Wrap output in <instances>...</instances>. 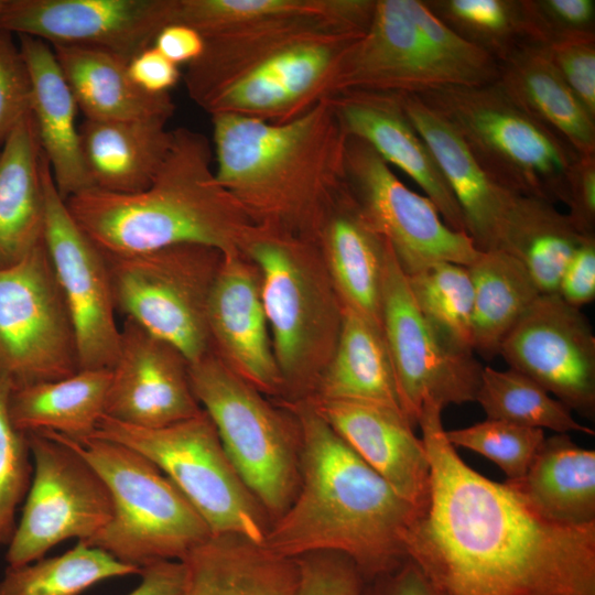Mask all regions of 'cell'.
Returning <instances> with one entry per match:
<instances>
[{"label":"cell","instance_id":"obj_36","mask_svg":"<svg viewBox=\"0 0 595 595\" xmlns=\"http://www.w3.org/2000/svg\"><path fill=\"white\" fill-rule=\"evenodd\" d=\"M467 270L474 293V353L490 359L541 293L524 267L501 249L480 251Z\"/></svg>","mask_w":595,"mask_h":595},{"label":"cell","instance_id":"obj_21","mask_svg":"<svg viewBox=\"0 0 595 595\" xmlns=\"http://www.w3.org/2000/svg\"><path fill=\"white\" fill-rule=\"evenodd\" d=\"M310 404L398 495L421 510L426 507L429 456L402 410L375 402L322 398Z\"/></svg>","mask_w":595,"mask_h":595},{"label":"cell","instance_id":"obj_55","mask_svg":"<svg viewBox=\"0 0 595 595\" xmlns=\"http://www.w3.org/2000/svg\"><path fill=\"white\" fill-rule=\"evenodd\" d=\"M6 3H7V0H0V12L3 10V8L6 7Z\"/></svg>","mask_w":595,"mask_h":595},{"label":"cell","instance_id":"obj_26","mask_svg":"<svg viewBox=\"0 0 595 595\" xmlns=\"http://www.w3.org/2000/svg\"><path fill=\"white\" fill-rule=\"evenodd\" d=\"M181 561V595H295L299 586L295 559L237 534H212Z\"/></svg>","mask_w":595,"mask_h":595},{"label":"cell","instance_id":"obj_28","mask_svg":"<svg viewBox=\"0 0 595 595\" xmlns=\"http://www.w3.org/2000/svg\"><path fill=\"white\" fill-rule=\"evenodd\" d=\"M42 150L29 111L0 149V269L43 242L45 193Z\"/></svg>","mask_w":595,"mask_h":595},{"label":"cell","instance_id":"obj_9","mask_svg":"<svg viewBox=\"0 0 595 595\" xmlns=\"http://www.w3.org/2000/svg\"><path fill=\"white\" fill-rule=\"evenodd\" d=\"M90 437L123 444L150 459L187 498L212 534H237L263 543L269 516L241 480L203 409L193 418L155 429L104 415Z\"/></svg>","mask_w":595,"mask_h":595},{"label":"cell","instance_id":"obj_37","mask_svg":"<svg viewBox=\"0 0 595 595\" xmlns=\"http://www.w3.org/2000/svg\"><path fill=\"white\" fill-rule=\"evenodd\" d=\"M376 0H176L175 23L203 37L263 22L321 17L367 30Z\"/></svg>","mask_w":595,"mask_h":595},{"label":"cell","instance_id":"obj_8","mask_svg":"<svg viewBox=\"0 0 595 595\" xmlns=\"http://www.w3.org/2000/svg\"><path fill=\"white\" fill-rule=\"evenodd\" d=\"M188 379L241 480L277 519L299 488V433L212 350L188 364Z\"/></svg>","mask_w":595,"mask_h":595},{"label":"cell","instance_id":"obj_41","mask_svg":"<svg viewBox=\"0 0 595 595\" xmlns=\"http://www.w3.org/2000/svg\"><path fill=\"white\" fill-rule=\"evenodd\" d=\"M422 1L447 28L498 63L526 42L521 0Z\"/></svg>","mask_w":595,"mask_h":595},{"label":"cell","instance_id":"obj_2","mask_svg":"<svg viewBox=\"0 0 595 595\" xmlns=\"http://www.w3.org/2000/svg\"><path fill=\"white\" fill-rule=\"evenodd\" d=\"M295 413L299 488L263 544L290 559L346 555L364 581L402 564L403 536L422 510L398 495L310 403L296 405Z\"/></svg>","mask_w":595,"mask_h":595},{"label":"cell","instance_id":"obj_17","mask_svg":"<svg viewBox=\"0 0 595 595\" xmlns=\"http://www.w3.org/2000/svg\"><path fill=\"white\" fill-rule=\"evenodd\" d=\"M176 0H7L0 29L130 61L175 23Z\"/></svg>","mask_w":595,"mask_h":595},{"label":"cell","instance_id":"obj_47","mask_svg":"<svg viewBox=\"0 0 595 595\" xmlns=\"http://www.w3.org/2000/svg\"><path fill=\"white\" fill-rule=\"evenodd\" d=\"M295 560L300 573L295 595H360L364 580L346 555L322 552Z\"/></svg>","mask_w":595,"mask_h":595},{"label":"cell","instance_id":"obj_3","mask_svg":"<svg viewBox=\"0 0 595 595\" xmlns=\"http://www.w3.org/2000/svg\"><path fill=\"white\" fill-rule=\"evenodd\" d=\"M210 119L218 183L259 227L320 240L346 188L348 136L329 98L283 123L232 113Z\"/></svg>","mask_w":595,"mask_h":595},{"label":"cell","instance_id":"obj_16","mask_svg":"<svg viewBox=\"0 0 595 595\" xmlns=\"http://www.w3.org/2000/svg\"><path fill=\"white\" fill-rule=\"evenodd\" d=\"M498 355L572 411L595 413V335L581 309L540 294L502 339Z\"/></svg>","mask_w":595,"mask_h":595},{"label":"cell","instance_id":"obj_19","mask_svg":"<svg viewBox=\"0 0 595 595\" xmlns=\"http://www.w3.org/2000/svg\"><path fill=\"white\" fill-rule=\"evenodd\" d=\"M454 86L402 0H376L365 34L349 52L337 93L347 89L423 95Z\"/></svg>","mask_w":595,"mask_h":595},{"label":"cell","instance_id":"obj_48","mask_svg":"<svg viewBox=\"0 0 595 595\" xmlns=\"http://www.w3.org/2000/svg\"><path fill=\"white\" fill-rule=\"evenodd\" d=\"M544 48L574 96L595 118V37L570 40Z\"/></svg>","mask_w":595,"mask_h":595},{"label":"cell","instance_id":"obj_18","mask_svg":"<svg viewBox=\"0 0 595 595\" xmlns=\"http://www.w3.org/2000/svg\"><path fill=\"white\" fill-rule=\"evenodd\" d=\"M105 416L155 429L197 415L188 363L169 343L125 317L117 359L110 369Z\"/></svg>","mask_w":595,"mask_h":595},{"label":"cell","instance_id":"obj_15","mask_svg":"<svg viewBox=\"0 0 595 595\" xmlns=\"http://www.w3.org/2000/svg\"><path fill=\"white\" fill-rule=\"evenodd\" d=\"M41 170L45 193L43 240L72 320L79 370L111 369L120 328L105 257L71 215L43 153Z\"/></svg>","mask_w":595,"mask_h":595},{"label":"cell","instance_id":"obj_11","mask_svg":"<svg viewBox=\"0 0 595 595\" xmlns=\"http://www.w3.org/2000/svg\"><path fill=\"white\" fill-rule=\"evenodd\" d=\"M33 475L7 547L9 567L32 563L58 543L90 542L112 513L109 490L95 468L51 432H30Z\"/></svg>","mask_w":595,"mask_h":595},{"label":"cell","instance_id":"obj_39","mask_svg":"<svg viewBox=\"0 0 595 595\" xmlns=\"http://www.w3.org/2000/svg\"><path fill=\"white\" fill-rule=\"evenodd\" d=\"M475 401L487 419L562 434L577 432L594 435L591 428L573 418L569 407L551 397L538 382L511 368L496 370L484 367Z\"/></svg>","mask_w":595,"mask_h":595},{"label":"cell","instance_id":"obj_27","mask_svg":"<svg viewBox=\"0 0 595 595\" xmlns=\"http://www.w3.org/2000/svg\"><path fill=\"white\" fill-rule=\"evenodd\" d=\"M169 121L162 117L121 121L85 119L79 134L91 188L116 194L147 188L172 145Z\"/></svg>","mask_w":595,"mask_h":595},{"label":"cell","instance_id":"obj_32","mask_svg":"<svg viewBox=\"0 0 595 595\" xmlns=\"http://www.w3.org/2000/svg\"><path fill=\"white\" fill-rule=\"evenodd\" d=\"M85 119L97 121L171 119L175 111L169 93L150 94L128 72L129 61L85 46L52 45Z\"/></svg>","mask_w":595,"mask_h":595},{"label":"cell","instance_id":"obj_45","mask_svg":"<svg viewBox=\"0 0 595 595\" xmlns=\"http://www.w3.org/2000/svg\"><path fill=\"white\" fill-rule=\"evenodd\" d=\"M526 42L548 47L595 37L594 0H521Z\"/></svg>","mask_w":595,"mask_h":595},{"label":"cell","instance_id":"obj_25","mask_svg":"<svg viewBox=\"0 0 595 595\" xmlns=\"http://www.w3.org/2000/svg\"><path fill=\"white\" fill-rule=\"evenodd\" d=\"M18 39L30 75V112L40 147L57 192L66 201L91 188L76 125L79 108L53 48L36 37Z\"/></svg>","mask_w":595,"mask_h":595},{"label":"cell","instance_id":"obj_54","mask_svg":"<svg viewBox=\"0 0 595 595\" xmlns=\"http://www.w3.org/2000/svg\"><path fill=\"white\" fill-rule=\"evenodd\" d=\"M139 585L128 595H181L186 580L182 561H162L141 569Z\"/></svg>","mask_w":595,"mask_h":595},{"label":"cell","instance_id":"obj_5","mask_svg":"<svg viewBox=\"0 0 595 595\" xmlns=\"http://www.w3.org/2000/svg\"><path fill=\"white\" fill-rule=\"evenodd\" d=\"M207 137L173 129L170 151L143 191L95 188L65 201L85 235L107 255H133L199 245L224 255L245 253L260 232L242 206L217 181Z\"/></svg>","mask_w":595,"mask_h":595},{"label":"cell","instance_id":"obj_13","mask_svg":"<svg viewBox=\"0 0 595 595\" xmlns=\"http://www.w3.org/2000/svg\"><path fill=\"white\" fill-rule=\"evenodd\" d=\"M381 329L401 408L413 426L425 402L444 409L475 401L484 367L474 354L447 346L425 321L389 244L382 273Z\"/></svg>","mask_w":595,"mask_h":595},{"label":"cell","instance_id":"obj_29","mask_svg":"<svg viewBox=\"0 0 595 595\" xmlns=\"http://www.w3.org/2000/svg\"><path fill=\"white\" fill-rule=\"evenodd\" d=\"M496 82L577 154H595V118L565 84L543 46L521 43L498 63Z\"/></svg>","mask_w":595,"mask_h":595},{"label":"cell","instance_id":"obj_35","mask_svg":"<svg viewBox=\"0 0 595 595\" xmlns=\"http://www.w3.org/2000/svg\"><path fill=\"white\" fill-rule=\"evenodd\" d=\"M585 237L554 203L516 195L497 249L524 267L541 294H554L567 262Z\"/></svg>","mask_w":595,"mask_h":595},{"label":"cell","instance_id":"obj_12","mask_svg":"<svg viewBox=\"0 0 595 595\" xmlns=\"http://www.w3.org/2000/svg\"><path fill=\"white\" fill-rule=\"evenodd\" d=\"M78 370L72 320L43 240L0 269V378L15 389Z\"/></svg>","mask_w":595,"mask_h":595},{"label":"cell","instance_id":"obj_1","mask_svg":"<svg viewBox=\"0 0 595 595\" xmlns=\"http://www.w3.org/2000/svg\"><path fill=\"white\" fill-rule=\"evenodd\" d=\"M442 410L425 402L418 420L430 495L403 536L407 558L444 595H595V523L547 521L474 470L447 441Z\"/></svg>","mask_w":595,"mask_h":595},{"label":"cell","instance_id":"obj_38","mask_svg":"<svg viewBox=\"0 0 595 595\" xmlns=\"http://www.w3.org/2000/svg\"><path fill=\"white\" fill-rule=\"evenodd\" d=\"M140 573L138 566L77 542L61 555L8 566L0 581V595H79L105 580Z\"/></svg>","mask_w":595,"mask_h":595},{"label":"cell","instance_id":"obj_42","mask_svg":"<svg viewBox=\"0 0 595 595\" xmlns=\"http://www.w3.org/2000/svg\"><path fill=\"white\" fill-rule=\"evenodd\" d=\"M445 435L454 447L470 450L495 463L509 482L526 474L545 439L541 429L487 418L466 428L445 430Z\"/></svg>","mask_w":595,"mask_h":595},{"label":"cell","instance_id":"obj_30","mask_svg":"<svg viewBox=\"0 0 595 595\" xmlns=\"http://www.w3.org/2000/svg\"><path fill=\"white\" fill-rule=\"evenodd\" d=\"M505 483L547 521L595 523V451L578 446L567 434L545 437L526 474Z\"/></svg>","mask_w":595,"mask_h":595},{"label":"cell","instance_id":"obj_14","mask_svg":"<svg viewBox=\"0 0 595 595\" xmlns=\"http://www.w3.org/2000/svg\"><path fill=\"white\" fill-rule=\"evenodd\" d=\"M345 177L359 210L389 244L405 274L436 262L467 267L479 255L473 240L448 227L425 195L410 190L368 143L351 136Z\"/></svg>","mask_w":595,"mask_h":595},{"label":"cell","instance_id":"obj_6","mask_svg":"<svg viewBox=\"0 0 595 595\" xmlns=\"http://www.w3.org/2000/svg\"><path fill=\"white\" fill-rule=\"evenodd\" d=\"M51 433L95 468L110 494L111 518L86 544L142 569L156 562L181 561L212 536L187 498L139 452L109 440L75 441Z\"/></svg>","mask_w":595,"mask_h":595},{"label":"cell","instance_id":"obj_23","mask_svg":"<svg viewBox=\"0 0 595 595\" xmlns=\"http://www.w3.org/2000/svg\"><path fill=\"white\" fill-rule=\"evenodd\" d=\"M253 269L245 253L224 255L208 295L207 325L217 356L257 390L272 392L283 379Z\"/></svg>","mask_w":595,"mask_h":595},{"label":"cell","instance_id":"obj_40","mask_svg":"<svg viewBox=\"0 0 595 595\" xmlns=\"http://www.w3.org/2000/svg\"><path fill=\"white\" fill-rule=\"evenodd\" d=\"M407 279L420 313L441 339L456 351L474 354V293L467 267L436 262Z\"/></svg>","mask_w":595,"mask_h":595},{"label":"cell","instance_id":"obj_31","mask_svg":"<svg viewBox=\"0 0 595 595\" xmlns=\"http://www.w3.org/2000/svg\"><path fill=\"white\" fill-rule=\"evenodd\" d=\"M320 241L342 305L381 326V289L388 242L367 221L346 188L336 201Z\"/></svg>","mask_w":595,"mask_h":595},{"label":"cell","instance_id":"obj_34","mask_svg":"<svg viewBox=\"0 0 595 595\" xmlns=\"http://www.w3.org/2000/svg\"><path fill=\"white\" fill-rule=\"evenodd\" d=\"M316 398L367 401L402 410L381 326L345 305Z\"/></svg>","mask_w":595,"mask_h":595},{"label":"cell","instance_id":"obj_49","mask_svg":"<svg viewBox=\"0 0 595 595\" xmlns=\"http://www.w3.org/2000/svg\"><path fill=\"white\" fill-rule=\"evenodd\" d=\"M564 204L575 228L583 236H595V154H578L573 162Z\"/></svg>","mask_w":595,"mask_h":595},{"label":"cell","instance_id":"obj_51","mask_svg":"<svg viewBox=\"0 0 595 595\" xmlns=\"http://www.w3.org/2000/svg\"><path fill=\"white\" fill-rule=\"evenodd\" d=\"M360 595H444L411 561L364 581Z\"/></svg>","mask_w":595,"mask_h":595},{"label":"cell","instance_id":"obj_33","mask_svg":"<svg viewBox=\"0 0 595 595\" xmlns=\"http://www.w3.org/2000/svg\"><path fill=\"white\" fill-rule=\"evenodd\" d=\"M110 369H82L57 380L11 389L9 415L23 433L55 432L82 441L105 415Z\"/></svg>","mask_w":595,"mask_h":595},{"label":"cell","instance_id":"obj_10","mask_svg":"<svg viewBox=\"0 0 595 595\" xmlns=\"http://www.w3.org/2000/svg\"><path fill=\"white\" fill-rule=\"evenodd\" d=\"M116 311L177 349L188 364L210 351L207 301L220 251L178 245L133 255L102 253Z\"/></svg>","mask_w":595,"mask_h":595},{"label":"cell","instance_id":"obj_22","mask_svg":"<svg viewBox=\"0 0 595 595\" xmlns=\"http://www.w3.org/2000/svg\"><path fill=\"white\" fill-rule=\"evenodd\" d=\"M329 101L347 136L364 140L389 165L404 172L436 206L445 224L466 234L459 206L409 120L401 94L347 89L332 95Z\"/></svg>","mask_w":595,"mask_h":595},{"label":"cell","instance_id":"obj_4","mask_svg":"<svg viewBox=\"0 0 595 595\" xmlns=\"http://www.w3.org/2000/svg\"><path fill=\"white\" fill-rule=\"evenodd\" d=\"M365 32L331 18L300 17L210 35L187 64L184 84L210 116L288 122L337 93L346 58Z\"/></svg>","mask_w":595,"mask_h":595},{"label":"cell","instance_id":"obj_44","mask_svg":"<svg viewBox=\"0 0 595 595\" xmlns=\"http://www.w3.org/2000/svg\"><path fill=\"white\" fill-rule=\"evenodd\" d=\"M11 385L0 378V548L8 547L15 531L17 511L32 480L26 434L17 430L8 409Z\"/></svg>","mask_w":595,"mask_h":595},{"label":"cell","instance_id":"obj_24","mask_svg":"<svg viewBox=\"0 0 595 595\" xmlns=\"http://www.w3.org/2000/svg\"><path fill=\"white\" fill-rule=\"evenodd\" d=\"M405 113L432 152L463 215L466 235L478 251L497 249L516 197L477 163L458 133L416 95H402Z\"/></svg>","mask_w":595,"mask_h":595},{"label":"cell","instance_id":"obj_7","mask_svg":"<svg viewBox=\"0 0 595 595\" xmlns=\"http://www.w3.org/2000/svg\"><path fill=\"white\" fill-rule=\"evenodd\" d=\"M419 97L453 127L500 186L565 203L567 174L578 154L519 107L497 82L445 86Z\"/></svg>","mask_w":595,"mask_h":595},{"label":"cell","instance_id":"obj_20","mask_svg":"<svg viewBox=\"0 0 595 595\" xmlns=\"http://www.w3.org/2000/svg\"><path fill=\"white\" fill-rule=\"evenodd\" d=\"M309 242L262 228L245 252L260 271L261 301L282 379L303 369L317 329L315 292L302 261Z\"/></svg>","mask_w":595,"mask_h":595},{"label":"cell","instance_id":"obj_52","mask_svg":"<svg viewBox=\"0 0 595 595\" xmlns=\"http://www.w3.org/2000/svg\"><path fill=\"white\" fill-rule=\"evenodd\" d=\"M128 72L134 84L150 94L169 93L181 78L178 65L150 46L128 63Z\"/></svg>","mask_w":595,"mask_h":595},{"label":"cell","instance_id":"obj_46","mask_svg":"<svg viewBox=\"0 0 595 595\" xmlns=\"http://www.w3.org/2000/svg\"><path fill=\"white\" fill-rule=\"evenodd\" d=\"M31 80L19 43L0 29V149L30 111Z\"/></svg>","mask_w":595,"mask_h":595},{"label":"cell","instance_id":"obj_43","mask_svg":"<svg viewBox=\"0 0 595 595\" xmlns=\"http://www.w3.org/2000/svg\"><path fill=\"white\" fill-rule=\"evenodd\" d=\"M421 35L451 75L454 86H480L498 78V62L441 22L422 0H402Z\"/></svg>","mask_w":595,"mask_h":595},{"label":"cell","instance_id":"obj_53","mask_svg":"<svg viewBox=\"0 0 595 595\" xmlns=\"http://www.w3.org/2000/svg\"><path fill=\"white\" fill-rule=\"evenodd\" d=\"M152 46L180 66L198 58L204 51L205 41L194 28L183 23H171L158 33Z\"/></svg>","mask_w":595,"mask_h":595},{"label":"cell","instance_id":"obj_50","mask_svg":"<svg viewBox=\"0 0 595 595\" xmlns=\"http://www.w3.org/2000/svg\"><path fill=\"white\" fill-rule=\"evenodd\" d=\"M556 294L577 309L595 299V236L585 237L574 251Z\"/></svg>","mask_w":595,"mask_h":595}]
</instances>
